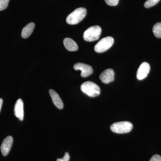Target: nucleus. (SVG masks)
Wrapping results in <instances>:
<instances>
[{"instance_id": "dca6fc26", "label": "nucleus", "mask_w": 161, "mask_h": 161, "mask_svg": "<svg viewBox=\"0 0 161 161\" xmlns=\"http://www.w3.org/2000/svg\"><path fill=\"white\" fill-rule=\"evenodd\" d=\"M9 0H0V11L4 10L7 8Z\"/></svg>"}, {"instance_id": "f8f14e48", "label": "nucleus", "mask_w": 161, "mask_h": 161, "mask_svg": "<svg viewBox=\"0 0 161 161\" xmlns=\"http://www.w3.org/2000/svg\"><path fill=\"white\" fill-rule=\"evenodd\" d=\"M64 44L67 50L69 51H76L78 50V47L77 43L70 38H66L63 41Z\"/></svg>"}, {"instance_id": "423d86ee", "label": "nucleus", "mask_w": 161, "mask_h": 161, "mask_svg": "<svg viewBox=\"0 0 161 161\" xmlns=\"http://www.w3.org/2000/svg\"><path fill=\"white\" fill-rule=\"evenodd\" d=\"M74 69L76 70H80L81 71V76L83 78H86L92 75L93 70L92 66L82 63L75 64L74 65Z\"/></svg>"}, {"instance_id": "6e6552de", "label": "nucleus", "mask_w": 161, "mask_h": 161, "mask_svg": "<svg viewBox=\"0 0 161 161\" xmlns=\"http://www.w3.org/2000/svg\"><path fill=\"white\" fill-rule=\"evenodd\" d=\"M13 143V138L10 136H7L2 143L1 146V150L2 154L4 156L8 155L11 149Z\"/></svg>"}, {"instance_id": "0eeeda50", "label": "nucleus", "mask_w": 161, "mask_h": 161, "mask_svg": "<svg viewBox=\"0 0 161 161\" xmlns=\"http://www.w3.org/2000/svg\"><path fill=\"white\" fill-rule=\"evenodd\" d=\"M150 64L147 62H144L142 64L137 70L136 77L139 80L145 79L148 76L150 71Z\"/></svg>"}, {"instance_id": "2eb2a0df", "label": "nucleus", "mask_w": 161, "mask_h": 161, "mask_svg": "<svg viewBox=\"0 0 161 161\" xmlns=\"http://www.w3.org/2000/svg\"><path fill=\"white\" fill-rule=\"evenodd\" d=\"M160 1V0H147L144 4V6L146 8H150L157 4Z\"/></svg>"}, {"instance_id": "a211bd4d", "label": "nucleus", "mask_w": 161, "mask_h": 161, "mask_svg": "<svg viewBox=\"0 0 161 161\" xmlns=\"http://www.w3.org/2000/svg\"><path fill=\"white\" fill-rule=\"evenodd\" d=\"M69 154L66 152L65 153V154H64L63 158H58L57 161H69Z\"/></svg>"}, {"instance_id": "ddd939ff", "label": "nucleus", "mask_w": 161, "mask_h": 161, "mask_svg": "<svg viewBox=\"0 0 161 161\" xmlns=\"http://www.w3.org/2000/svg\"><path fill=\"white\" fill-rule=\"evenodd\" d=\"M35 27V24L34 23H31L27 24L26 26L23 28L22 30V38L24 39L29 37L31 35L34 30Z\"/></svg>"}, {"instance_id": "f03ea898", "label": "nucleus", "mask_w": 161, "mask_h": 161, "mask_svg": "<svg viewBox=\"0 0 161 161\" xmlns=\"http://www.w3.org/2000/svg\"><path fill=\"white\" fill-rule=\"evenodd\" d=\"M80 89L84 93L91 97H96L100 93L99 87L92 81L84 82L80 86Z\"/></svg>"}, {"instance_id": "7ed1b4c3", "label": "nucleus", "mask_w": 161, "mask_h": 161, "mask_svg": "<svg viewBox=\"0 0 161 161\" xmlns=\"http://www.w3.org/2000/svg\"><path fill=\"white\" fill-rule=\"evenodd\" d=\"M101 32V28L99 26H91L84 33V40L87 42L98 40L100 37Z\"/></svg>"}, {"instance_id": "39448f33", "label": "nucleus", "mask_w": 161, "mask_h": 161, "mask_svg": "<svg viewBox=\"0 0 161 161\" xmlns=\"http://www.w3.org/2000/svg\"><path fill=\"white\" fill-rule=\"evenodd\" d=\"M114 42V39L112 37L108 36L103 38L95 45L94 49L96 53H103L112 47Z\"/></svg>"}, {"instance_id": "6ab92c4d", "label": "nucleus", "mask_w": 161, "mask_h": 161, "mask_svg": "<svg viewBox=\"0 0 161 161\" xmlns=\"http://www.w3.org/2000/svg\"><path fill=\"white\" fill-rule=\"evenodd\" d=\"M150 161H161V156L158 154H155L151 158Z\"/></svg>"}, {"instance_id": "aec40b11", "label": "nucleus", "mask_w": 161, "mask_h": 161, "mask_svg": "<svg viewBox=\"0 0 161 161\" xmlns=\"http://www.w3.org/2000/svg\"><path fill=\"white\" fill-rule=\"evenodd\" d=\"M3 100L2 98H0V111L2 108V105H3Z\"/></svg>"}, {"instance_id": "20e7f679", "label": "nucleus", "mask_w": 161, "mask_h": 161, "mask_svg": "<svg viewBox=\"0 0 161 161\" xmlns=\"http://www.w3.org/2000/svg\"><path fill=\"white\" fill-rule=\"evenodd\" d=\"M110 128L115 133L123 134L130 132L133 128V125L129 121L119 122L112 124Z\"/></svg>"}, {"instance_id": "1a4fd4ad", "label": "nucleus", "mask_w": 161, "mask_h": 161, "mask_svg": "<svg viewBox=\"0 0 161 161\" xmlns=\"http://www.w3.org/2000/svg\"><path fill=\"white\" fill-rule=\"evenodd\" d=\"M115 73L113 69H109L104 71L99 76L100 80L104 83L108 84L114 80Z\"/></svg>"}, {"instance_id": "9b49d317", "label": "nucleus", "mask_w": 161, "mask_h": 161, "mask_svg": "<svg viewBox=\"0 0 161 161\" xmlns=\"http://www.w3.org/2000/svg\"><path fill=\"white\" fill-rule=\"evenodd\" d=\"M49 94L51 97L52 101L55 106L59 109L63 108L64 104L63 102L60 98V96L53 90L50 89L49 91Z\"/></svg>"}, {"instance_id": "9d476101", "label": "nucleus", "mask_w": 161, "mask_h": 161, "mask_svg": "<svg viewBox=\"0 0 161 161\" xmlns=\"http://www.w3.org/2000/svg\"><path fill=\"white\" fill-rule=\"evenodd\" d=\"M14 115L19 120L22 121L24 118V105L22 99H18L15 104Z\"/></svg>"}, {"instance_id": "f257e3e1", "label": "nucleus", "mask_w": 161, "mask_h": 161, "mask_svg": "<svg viewBox=\"0 0 161 161\" xmlns=\"http://www.w3.org/2000/svg\"><path fill=\"white\" fill-rule=\"evenodd\" d=\"M87 10L85 8H78L75 9L66 18V22L70 25H76L81 22L86 16Z\"/></svg>"}, {"instance_id": "4468645a", "label": "nucleus", "mask_w": 161, "mask_h": 161, "mask_svg": "<svg viewBox=\"0 0 161 161\" xmlns=\"http://www.w3.org/2000/svg\"><path fill=\"white\" fill-rule=\"evenodd\" d=\"M153 32L158 38H161V22L158 23L153 27Z\"/></svg>"}, {"instance_id": "f3484780", "label": "nucleus", "mask_w": 161, "mask_h": 161, "mask_svg": "<svg viewBox=\"0 0 161 161\" xmlns=\"http://www.w3.org/2000/svg\"><path fill=\"white\" fill-rule=\"evenodd\" d=\"M106 3L110 6H116L118 4L119 0H104Z\"/></svg>"}]
</instances>
